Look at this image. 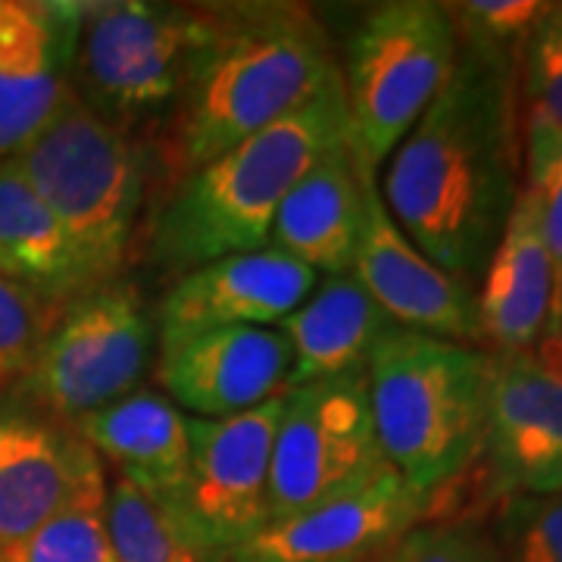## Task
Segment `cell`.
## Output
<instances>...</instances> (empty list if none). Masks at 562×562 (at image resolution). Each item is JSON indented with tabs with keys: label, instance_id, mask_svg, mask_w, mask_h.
Wrapping results in <instances>:
<instances>
[{
	"label": "cell",
	"instance_id": "28",
	"mask_svg": "<svg viewBox=\"0 0 562 562\" xmlns=\"http://www.w3.org/2000/svg\"><path fill=\"white\" fill-rule=\"evenodd\" d=\"M369 562H503L494 535L472 519L413 525Z\"/></svg>",
	"mask_w": 562,
	"mask_h": 562
},
{
	"label": "cell",
	"instance_id": "4",
	"mask_svg": "<svg viewBox=\"0 0 562 562\" xmlns=\"http://www.w3.org/2000/svg\"><path fill=\"white\" fill-rule=\"evenodd\" d=\"M366 387L384 462L413 491L438 501L479 462L491 353L394 328L366 366Z\"/></svg>",
	"mask_w": 562,
	"mask_h": 562
},
{
	"label": "cell",
	"instance_id": "26",
	"mask_svg": "<svg viewBox=\"0 0 562 562\" xmlns=\"http://www.w3.org/2000/svg\"><path fill=\"white\" fill-rule=\"evenodd\" d=\"M491 535L503 562H562V494L503 497Z\"/></svg>",
	"mask_w": 562,
	"mask_h": 562
},
{
	"label": "cell",
	"instance_id": "14",
	"mask_svg": "<svg viewBox=\"0 0 562 562\" xmlns=\"http://www.w3.org/2000/svg\"><path fill=\"white\" fill-rule=\"evenodd\" d=\"M291 344L279 328H213L157 347L162 394L194 419H232L276 401L291 379Z\"/></svg>",
	"mask_w": 562,
	"mask_h": 562
},
{
	"label": "cell",
	"instance_id": "21",
	"mask_svg": "<svg viewBox=\"0 0 562 562\" xmlns=\"http://www.w3.org/2000/svg\"><path fill=\"white\" fill-rule=\"evenodd\" d=\"M116 475L138 484L150 501L176 491L188 472V416L162 391L138 387L72 425Z\"/></svg>",
	"mask_w": 562,
	"mask_h": 562
},
{
	"label": "cell",
	"instance_id": "23",
	"mask_svg": "<svg viewBox=\"0 0 562 562\" xmlns=\"http://www.w3.org/2000/svg\"><path fill=\"white\" fill-rule=\"evenodd\" d=\"M106 535L116 562H206L138 484L106 479Z\"/></svg>",
	"mask_w": 562,
	"mask_h": 562
},
{
	"label": "cell",
	"instance_id": "1",
	"mask_svg": "<svg viewBox=\"0 0 562 562\" xmlns=\"http://www.w3.org/2000/svg\"><path fill=\"white\" fill-rule=\"evenodd\" d=\"M519 57L460 41V57L379 179L391 220L428 260L479 288L519 201Z\"/></svg>",
	"mask_w": 562,
	"mask_h": 562
},
{
	"label": "cell",
	"instance_id": "30",
	"mask_svg": "<svg viewBox=\"0 0 562 562\" xmlns=\"http://www.w3.org/2000/svg\"><path fill=\"white\" fill-rule=\"evenodd\" d=\"M447 7L453 13L460 41L482 44L513 57H519L522 41L547 10V3L541 0H469Z\"/></svg>",
	"mask_w": 562,
	"mask_h": 562
},
{
	"label": "cell",
	"instance_id": "19",
	"mask_svg": "<svg viewBox=\"0 0 562 562\" xmlns=\"http://www.w3.org/2000/svg\"><path fill=\"white\" fill-rule=\"evenodd\" d=\"M479 288L482 291L475 297L482 341L494 344L497 353H528L547 335L557 266L543 244L535 201L525 188L519 191V201L509 213Z\"/></svg>",
	"mask_w": 562,
	"mask_h": 562
},
{
	"label": "cell",
	"instance_id": "5",
	"mask_svg": "<svg viewBox=\"0 0 562 562\" xmlns=\"http://www.w3.org/2000/svg\"><path fill=\"white\" fill-rule=\"evenodd\" d=\"M10 160L57 216L88 288L122 279L147 194V147L98 120L66 88L54 116Z\"/></svg>",
	"mask_w": 562,
	"mask_h": 562
},
{
	"label": "cell",
	"instance_id": "32",
	"mask_svg": "<svg viewBox=\"0 0 562 562\" xmlns=\"http://www.w3.org/2000/svg\"><path fill=\"white\" fill-rule=\"evenodd\" d=\"M0 276H10V279H16V272H13V266H10V262L3 260V257H0Z\"/></svg>",
	"mask_w": 562,
	"mask_h": 562
},
{
	"label": "cell",
	"instance_id": "33",
	"mask_svg": "<svg viewBox=\"0 0 562 562\" xmlns=\"http://www.w3.org/2000/svg\"><path fill=\"white\" fill-rule=\"evenodd\" d=\"M553 341L560 344V350H562V328H560V338H553Z\"/></svg>",
	"mask_w": 562,
	"mask_h": 562
},
{
	"label": "cell",
	"instance_id": "3",
	"mask_svg": "<svg viewBox=\"0 0 562 562\" xmlns=\"http://www.w3.org/2000/svg\"><path fill=\"white\" fill-rule=\"evenodd\" d=\"M341 140L347 110L335 79L291 116L172 181L147 222V262L179 279L203 262L262 250L288 191Z\"/></svg>",
	"mask_w": 562,
	"mask_h": 562
},
{
	"label": "cell",
	"instance_id": "11",
	"mask_svg": "<svg viewBox=\"0 0 562 562\" xmlns=\"http://www.w3.org/2000/svg\"><path fill=\"white\" fill-rule=\"evenodd\" d=\"M435 506V497L413 491L387 465L335 501L269 522L222 562H369Z\"/></svg>",
	"mask_w": 562,
	"mask_h": 562
},
{
	"label": "cell",
	"instance_id": "25",
	"mask_svg": "<svg viewBox=\"0 0 562 562\" xmlns=\"http://www.w3.org/2000/svg\"><path fill=\"white\" fill-rule=\"evenodd\" d=\"M60 310L63 303L38 288L0 276V387L16 384L32 369Z\"/></svg>",
	"mask_w": 562,
	"mask_h": 562
},
{
	"label": "cell",
	"instance_id": "29",
	"mask_svg": "<svg viewBox=\"0 0 562 562\" xmlns=\"http://www.w3.org/2000/svg\"><path fill=\"white\" fill-rule=\"evenodd\" d=\"M519 88L535 116L562 128V3H547L519 50Z\"/></svg>",
	"mask_w": 562,
	"mask_h": 562
},
{
	"label": "cell",
	"instance_id": "17",
	"mask_svg": "<svg viewBox=\"0 0 562 562\" xmlns=\"http://www.w3.org/2000/svg\"><path fill=\"white\" fill-rule=\"evenodd\" d=\"M79 3L0 0V162L54 116L69 81Z\"/></svg>",
	"mask_w": 562,
	"mask_h": 562
},
{
	"label": "cell",
	"instance_id": "24",
	"mask_svg": "<svg viewBox=\"0 0 562 562\" xmlns=\"http://www.w3.org/2000/svg\"><path fill=\"white\" fill-rule=\"evenodd\" d=\"M0 562H116L106 535V482L88 487L29 538L0 547Z\"/></svg>",
	"mask_w": 562,
	"mask_h": 562
},
{
	"label": "cell",
	"instance_id": "7",
	"mask_svg": "<svg viewBox=\"0 0 562 562\" xmlns=\"http://www.w3.org/2000/svg\"><path fill=\"white\" fill-rule=\"evenodd\" d=\"M460 57V32L447 3H372L344 38L338 79L347 138L366 176L382 172L406 132L438 98Z\"/></svg>",
	"mask_w": 562,
	"mask_h": 562
},
{
	"label": "cell",
	"instance_id": "13",
	"mask_svg": "<svg viewBox=\"0 0 562 562\" xmlns=\"http://www.w3.org/2000/svg\"><path fill=\"white\" fill-rule=\"evenodd\" d=\"M101 482H106L101 457L72 425L13 391L0 397V547L29 538Z\"/></svg>",
	"mask_w": 562,
	"mask_h": 562
},
{
	"label": "cell",
	"instance_id": "20",
	"mask_svg": "<svg viewBox=\"0 0 562 562\" xmlns=\"http://www.w3.org/2000/svg\"><path fill=\"white\" fill-rule=\"evenodd\" d=\"M394 328L401 325L387 319L353 272L325 276L316 291L279 325L294 357L288 391L328 379L366 375L372 353Z\"/></svg>",
	"mask_w": 562,
	"mask_h": 562
},
{
	"label": "cell",
	"instance_id": "27",
	"mask_svg": "<svg viewBox=\"0 0 562 562\" xmlns=\"http://www.w3.org/2000/svg\"><path fill=\"white\" fill-rule=\"evenodd\" d=\"M525 172L528 184L525 191L531 194L541 235L550 260L562 269V128L543 116L528 113L525 125Z\"/></svg>",
	"mask_w": 562,
	"mask_h": 562
},
{
	"label": "cell",
	"instance_id": "12",
	"mask_svg": "<svg viewBox=\"0 0 562 562\" xmlns=\"http://www.w3.org/2000/svg\"><path fill=\"white\" fill-rule=\"evenodd\" d=\"M491 497L562 494V379L531 353H491L482 457Z\"/></svg>",
	"mask_w": 562,
	"mask_h": 562
},
{
	"label": "cell",
	"instance_id": "9",
	"mask_svg": "<svg viewBox=\"0 0 562 562\" xmlns=\"http://www.w3.org/2000/svg\"><path fill=\"white\" fill-rule=\"evenodd\" d=\"M281 397L232 419L188 416V472L154 503L206 562H222L269 525V460Z\"/></svg>",
	"mask_w": 562,
	"mask_h": 562
},
{
	"label": "cell",
	"instance_id": "16",
	"mask_svg": "<svg viewBox=\"0 0 562 562\" xmlns=\"http://www.w3.org/2000/svg\"><path fill=\"white\" fill-rule=\"evenodd\" d=\"M350 272L406 331L457 344L482 341L475 291L438 269L403 235L384 206L379 179H366V220Z\"/></svg>",
	"mask_w": 562,
	"mask_h": 562
},
{
	"label": "cell",
	"instance_id": "2",
	"mask_svg": "<svg viewBox=\"0 0 562 562\" xmlns=\"http://www.w3.org/2000/svg\"><path fill=\"white\" fill-rule=\"evenodd\" d=\"M335 79L338 54L310 7L206 3V38L179 106L157 135L169 184L291 116Z\"/></svg>",
	"mask_w": 562,
	"mask_h": 562
},
{
	"label": "cell",
	"instance_id": "6",
	"mask_svg": "<svg viewBox=\"0 0 562 562\" xmlns=\"http://www.w3.org/2000/svg\"><path fill=\"white\" fill-rule=\"evenodd\" d=\"M206 38V3H79L66 88L98 120L147 147L179 106Z\"/></svg>",
	"mask_w": 562,
	"mask_h": 562
},
{
	"label": "cell",
	"instance_id": "8",
	"mask_svg": "<svg viewBox=\"0 0 562 562\" xmlns=\"http://www.w3.org/2000/svg\"><path fill=\"white\" fill-rule=\"evenodd\" d=\"M157 319L138 284L116 279L63 303L47 341L13 394L76 425L144 387L157 362Z\"/></svg>",
	"mask_w": 562,
	"mask_h": 562
},
{
	"label": "cell",
	"instance_id": "10",
	"mask_svg": "<svg viewBox=\"0 0 562 562\" xmlns=\"http://www.w3.org/2000/svg\"><path fill=\"white\" fill-rule=\"evenodd\" d=\"M382 469L366 375L291 387L272 435L269 522L335 501Z\"/></svg>",
	"mask_w": 562,
	"mask_h": 562
},
{
	"label": "cell",
	"instance_id": "15",
	"mask_svg": "<svg viewBox=\"0 0 562 562\" xmlns=\"http://www.w3.org/2000/svg\"><path fill=\"white\" fill-rule=\"evenodd\" d=\"M319 279V272L276 247L203 262L162 294L154 313L160 347L213 328H279L316 291Z\"/></svg>",
	"mask_w": 562,
	"mask_h": 562
},
{
	"label": "cell",
	"instance_id": "18",
	"mask_svg": "<svg viewBox=\"0 0 562 562\" xmlns=\"http://www.w3.org/2000/svg\"><path fill=\"white\" fill-rule=\"evenodd\" d=\"M366 176L350 150V138L325 150L281 201L269 244L313 272L347 276L357 260L366 220Z\"/></svg>",
	"mask_w": 562,
	"mask_h": 562
},
{
	"label": "cell",
	"instance_id": "31",
	"mask_svg": "<svg viewBox=\"0 0 562 562\" xmlns=\"http://www.w3.org/2000/svg\"><path fill=\"white\" fill-rule=\"evenodd\" d=\"M562 328V269L557 272V288H553V310H550V325H547V338H560Z\"/></svg>",
	"mask_w": 562,
	"mask_h": 562
},
{
	"label": "cell",
	"instance_id": "22",
	"mask_svg": "<svg viewBox=\"0 0 562 562\" xmlns=\"http://www.w3.org/2000/svg\"><path fill=\"white\" fill-rule=\"evenodd\" d=\"M0 257L13 266L16 279L50 301L66 303L88 291L66 232L16 160L0 162Z\"/></svg>",
	"mask_w": 562,
	"mask_h": 562
}]
</instances>
